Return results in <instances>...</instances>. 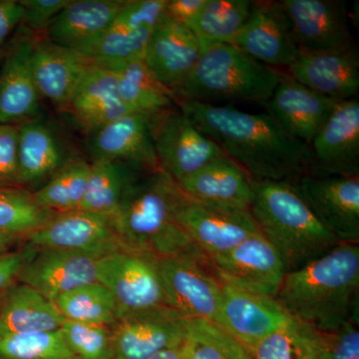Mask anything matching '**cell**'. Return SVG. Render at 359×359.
<instances>
[{"label": "cell", "instance_id": "cell-1", "mask_svg": "<svg viewBox=\"0 0 359 359\" xmlns=\"http://www.w3.org/2000/svg\"><path fill=\"white\" fill-rule=\"evenodd\" d=\"M180 110L255 182L299 181L311 173V148L266 113L177 99Z\"/></svg>", "mask_w": 359, "mask_h": 359}, {"label": "cell", "instance_id": "cell-2", "mask_svg": "<svg viewBox=\"0 0 359 359\" xmlns=\"http://www.w3.org/2000/svg\"><path fill=\"white\" fill-rule=\"evenodd\" d=\"M359 245L340 244L287 273L275 297L290 318L323 334L358 323Z\"/></svg>", "mask_w": 359, "mask_h": 359}, {"label": "cell", "instance_id": "cell-3", "mask_svg": "<svg viewBox=\"0 0 359 359\" xmlns=\"http://www.w3.org/2000/svg\"><path fill=\"white\" fill-rule=\"evenodd\" d=\"M187 198L179 184L162 170L140 175L112 217L122 247L155 259L205 256L177 219Z\"/></svg>", "mask_w": 359, "mask_h": 359}, {"label": "cell", "instance_id": "cell-4", "mask_svg": "<svg viewBox=\"0 0 359 359\" xmlns=\"http://www.w3.org/2000/svg\"><path fill=\"white\" fill-rule=\"evenodd\" d=\"M250 214L278 250L287 273L297 271L340 244L318 221L294 182H255Z\"/></svg>", "mask_w": 359, "mask_h": 359}, {"label": "cell", "instance_id": "cell-5", "mask_svg": "<svg viewBox=\"0 0 359 359\" xmlns=\"http://www.w3.org/2000/svg\"><path fill=\"white\" fill-rule=\"evenodd\" d=\"M280 74V70L255 60L235 45H214L202 51L191 74L174 92L175 101L266 103Z\"/></svg>", "mask_w": 359, "mask_h": 359}, {"label": "cell", "instance_id": "cell-6", "mask_svg": "<svg viewBox=\"0 0 359 359\" xmlns=\"http://www.w3.org/2000/svg\"><path fill=\"white\" fill-rule=\"evenodd\" d=\"M168 306L186 320L200 318L222 328V283L207 256L155 259Z\"/></svg>", "mask_w": 359, "mask_h": 359}, {"label": "cell", "instance_id": "cell-7", "mask_svg": "<svg viewBox=\"0 0 359 359\" xmlns=\"http://www.w3.org/2000/svg\"><path fill=\"white\" fill-rule=\"evenodd\" d=\"M151 131L161 170L178 184L226 156L180 109L153 115Z\"/></svg>", "mask_w": 359, "mask_h": 359}, {"label": "cell", "instance_id": "cell-8", "mask_svg": "<svg viewBox=\"0 0 359 359\" xmlns=\"http://www.w3.org/2000/svg\"><path fill=\"white\" fill-rule=\"evenodd\" d=\"M97 280L114 297L122 313L168 306L155 257L142 252L122 247L101 257Z\"/></svg>", "mask_w": 359, "mask_h": 359}, {"label": "cell", "instance_id": "cell-9", "mask_svg": "<svg viewBox=\"0 0 359 359\" xmlns=\"http://www.w3.org/2000/svg\"><path fill=\"white\" fill-rule=\"evenodd\" d=\"M209 261L219 282L273 299L287 275L282 257L261 231Z\"/></svg>", "mask_w": 359, "mask_h": 359}, {"label": "cell", "instance_id": "cell-10", "mask_svg": "<svg viewBox=\"0 0 359 359\" xmlns=\"http://www.w3.org/2000/svg\"><path fill=\"white\" fill-rule=\"evenodd\" d=\"M25 238L33 247L75 250L98 257L122 248L112 217L84 210L56 212Z\"/></svg>", "mask_w": 359, "mask_h": 359}, {"label": "cell", "instance_id": "cell-11", "mask_svg": "<svg viewBox=\"0 0 359 359\" xmlns=\"http://www.w3.org/2000/svg\"><path fill=\"white\" fill-rule=\"evenodd\" d=\"M295 184L316 218L339 243L359 245V177L306 175Z\"/></svg>", "mask_w": 359, "mask_h": 359}, {"label": "cell", "instance_id": "cell-12", "mask_svg": "<svg viewBox=\"0 0 359 359\" xmlns=\"http://www.w3.org/2000/svg\"><path fill=\"white\" fill-rule=\"evenodd\" d=\"M177 219L208 257L224 254L261 231L250 211L205 205L190 198L180 207Z\"/></svg>", "mask_w": 359, "mask_h": 359}, {"label": "cell", "instance_id": "cell-13", "mask_svg": "<svg viewBox=\"0 0 359 359\" xmlns=\"http://www.w3.org/2000/svg\"><path fill=\"white\" fill-rule=\"evenodd\" d=\"M186 320L168 306L122 313L111 327L113 359H148L161 351L183 344Z\"/></svg>", "mask_w": 359, "mask_h": 359}, {"label": "cell", "instance_id": "cell-14", "mask_svg": "<svg viewBox=\"0 0 359 359\" xmlns=\"http://www.w3.org/2000/svg\"><path fill=\"white\" fill-rule=\"evenodd\" d=\"M313 176L359 177V101H339L309 146Z\"/></svg>", "mask_w": 359, "mask_h": 359}, {"label": "cell", "instance_id": "cell-15", "mask_svg": "<svg viewBox=\"0 0 359 359\" xmlns=\"http://www.w3.org/2000/svg\"><path fill=\"white\" fill-rule=\"evenodd\" d=\"M231 44L276 70L287 69L301 53L280 1H255L249 18Z\"/></svg>", "mask_w": 359, "mask_h": 359}, {"label": "cell", "instance_id": "cell-16", "mask_svg": "<svg viewBox=\"0 0 359 359\" xmlns=\"http://www.w3.org/2000/svg\"><path fill=\"white\" fill-rule=\"evenodd\" d=\"M280 4L301 52L346 50L354 47L344 1L283 0Z\"/></svg>", "mask_w": 359, "mask_h": 359}, {"label": "cell", "instance_id": "cell-17", "mask_svg": "<svg viewBox=\"0 0 359 359\" xmlns=\"http://www.w3.org/2000/svg\"><path fill=\"white\" fill-rule=\"evenodd\" d=\"M100 257L75 250L36 248L23 264L18 282L29 285L55 302L81 285L98 282L97 261Z\"/></svg>", "mask_w": 359, "mask_h": 359}, {"label": "cell", "instance_id": "cell-18", "mask_svg": "<svg viewBox=\"0 0 359 359\" xmlns=\"http://www.w3.org/2000/svg\"><path fill=\"white\" fill-rule=\"evenodd\" d=\"M152 116L131 113L90 133L89 149L93 159L119 161L145 173L159 171L151 131Z\"/></svg>", "mask_w": 359, "mask_h": 359}, {"label": "cell", "instance_id": "cell-19", "mask_svg": "<svg viewBox=\"0 0 359 359\" xmlns=\"http://www.w3.org/2000/svg\"><path fill=\"white\" fill-rule=\"evenodd\" d=\"M339 102L282 72L273 95L264 104L269 114L290 136L309 147Z\"/></svg>", "mask_w": 359, "mask_h": 359}, {"label": "cell", "instance_id": "cell-20", "mask_svg": "<svg viewBox=\"0 0 359 359\" xmlns=\"http://www.w3.org/2000/svg\"><path fill=\"white\" fill-rule=\"evenodd\" d=\"M292 318L273 297L222 283V328L250 351Z\"/></svg>", "mask_w": 359, "mask_h": 359}, {"label": "cell", "instance_id": "cell-21", "mask_svg": "<svg viewBox=\"0 0 359 359\" xmlns=\"http://www.w3.org/2000/svg\"><path fill=\"white\" fill-rule=\"evenodd\" d=\"M285 70L297 82L327 98L344 101L358 95L359 60L355 47L301 52Z\"/></svg>", "mask_w": 359, "mask_h": 359}, {"label": "cell", "instance_id": "cell-22", "mask_svg": "<svg viewBox=\"0 0 359 359\" xmlns=\"http://www.w3.org/2000/svg\"><path fill=\"white\" fill-rule=\"evenodd\" d=\"M201 53L199 40L193 30L164 16L151 34L144 62L174 95L197 65Z\"/></svg>", "mask_w": 359, "mask_h": 359}, {"label": "cell", "instance_id": "cell-23", "mask_svg": "<svg viewBox=\"0 0 359 359\" xmlns=\"http://www.w3.org/2000/svg\"><path fill=\"white\" fill-rule=\"evenodd\" d=\"M30 65L40 96L67 110L92 62L76 50L44 39L32 40Z\"/></svg>", "mask_w": 359, "mask_h": 359}, {"label": "cell", "instance_id": "cell-24", "mask_svg": "<svg viewBox=\"0 0 359 359\" xmlns=\"http://www.w3.org/2000/svg\"><path fill=\"white\" fill-rule=\"evenodd\" d=\"M187 197L216 207L250 211L255 181L228 156L219 158L179 183Z\"/></svg>", "mask_w": 359, "mask_h": 359}, {"label": "cell", "instance_id": "cell-25", "mask_svg": "<svg viewBox=\"0 0 359 359\" xmlns=\"http://www.w3.org/2000/svg\"><path fill=\"white\" fill-rule=\"evenodd\" d=\"M32 40L16 42L0 68V124L18 125L34 119L40 96L33 78Z\"/></svg>", "mask_w": 359, "mask_h": 359}, {"label": "cell", "instance_id": "cell-26", "mask_svg": "<svg viewBox=\"0 0 359 359\" xmlns=\"http://www.w3.org/2000/svg\"><path fill=\"white\" fill-rule=\"evenodd\" d=\"M126 0H71L45 29V39L80 50L110 27Z\"/></svg>", "mask_w": 359, "mask_h": 359}, {"label": "cell", "instance_id": "cell-27", "mask_svg": "<svg viewBox=\"0 0 359 359\" xmlns=\"http://www.w3.org/2000/svg\"><path fill=\"white\" fill-rule=\"evenodd\" d=\"M67 110L89 133L135 113L119 96L114 72L93 63L85 73Z\"/></svg>", "mask_w": 359, "mask_h": 359}, {"label": "cell", "instance_id": "cell-28", "mask_svg": "<svg viewBox=\"0 0 359 359\" xmlns=\"http://www.w3.org/2000/svg\"><path fill=\"white\" fill-rule=\"evenodd\" d=\"M18 160L21 186L32 192L67 162L53 130L36 119L18 125Z\"/></svg>", "mask_w": 359, "mask_h": 359}, {"label": "cell", "instance_id": "cell-29", "mask_svg": "<svg viewBox=\"0 0 359 359\" xmlns=\"http://www.w3.org/2000/svg\"><path fill=\"white\" fill-rule=\"evenodd\" d=\"M54 302L16 280L0 294V335L55 332L62 325Z\"/></svg>", "mask_w": 359, "mask_h": 359}, {"label": "cell", "instance_id": "cell-30", "mask_svg": "<svg viewBox=\"0 0 359 359\" xmlns=\"http://www.w3.org/2000/svg\"><path fill=\"white\" fill-rule=\"evenodd\" d=\"M102 67L114 72L119 96L135 112L155 115L173 106V93L156 79L144 60Z\"/></svg>", "mask_w": 359, "mask_h": 359}, {"label": "cell", "instance_id": "cell-31", "mask_svg": "<svg viewBox=\"0 0 359 359\" xmlns=\"http://www.w3.org/2000/svg\"><path fill=\"white\" fill-rule=\"evenodd\" d=\"M140 175L141 172L119 161L93 159L78 210L113 217L127 190Z\"/></svg>", "mask_w": 359, "mask_h": 359}, {"label": "cell", "instance_id": "cell-32", "mask_svg": "<svg viewBox=\"0 0 359 359\" xmlns=\"http://www.w3.org/2000/svg\"><path fill=\"white\" fill-rule=\"evenodd\" d=\"M250 0H205L191 29L204 51L217 44H231L254 7Z\"/></svg>", "mask_w": 359, "mask_h": 359}, {"label": "cell", "instance_id": "cell-33", "mask_svg": "<svg viewBox=\"0 0 359 359\" xmlns=\"http://www.w3.org/2000/svg\"><path fill=\"white\" fill-rule=\"evenodd\" d=\"M152 32L153 30L137 29L113 21L102 34L78 52L98 66L144 60Z\"/></svg>", "mask_w": 359, "mask_h": 359}, {"label": "cell", "instance_id": "cell-34", "mask_svg": "<svg viewBox=\"0 0 359 359\" xmlns=\"http://www.w3.org/2000/svg\"><path fill=\"white\" fill-rule=\"evenodd\" d=\"M66 320L112 327L122 311L114 297L100 283L81 285L55 302Z\"/></svg>", "mask_w": 359, "mask_h": 359}, {"label": "cell", "instance_id": "cell-35", "mask_svg": "<svg viewBox=\"0 0 359 359\" xmlns=\"http://www.w3.org/2000/svg\"><path fill=\"white\" fill-rule=\"evenodd\" d=\"M325 334L292 318L250 349L252 359H318Z\"/></svg>", "mask_w": 359, "mask_h": 359}, {"label": "cell", "instance_id": "cell-36", "mask_svg": "<svg viewBox=\"0 0 359 359\" xmlns=\"http://www.w3.org/2000/svg\"><path fill=\"white\" fill-rule=\"evenodd\" d=\"M90 163L80 158L67 160L44 185L33 192L45 210L65 212L78 210L83 201Z\"/></svg>", "mask_w": 359, "mask_h": 359}, {"label": "cell", "instance_id": "cell-37", "mask_svg": "<svg viewBox=\"0 0 359 359\" xmlns=\"http://www.w3.org/2000/svg\"><path fill=\"white\" fill-rule=\"evenodd\" d=\"M186 359H252L249 348L223 328L200 318L186 320Z\"/></svg>", "mask_w": 359, "mask_h": 359}, {"label": "cell", "instance_id": "cell-38", "mask_svg": "<svg viewBox=\"0 0 359 359\" xmlns=\"http://www.w3.org/2000/svg\"><path fill=\"white\" fill-rule=\"evenodd\" d=\"M56 212L45 210L25 188L0 189V233L26 237Z\"/></svg>", "mask_w": 359, "mask_h": 359}, {"label": "cell", "instance_id": "cell-39", "mask_svg": "<svg viewBox=\"0 0 359 359\" xmlns=\"http://www.w3.org/2000/svg\"><path fill=\"white\" fill-rule=\"evenodd\" d=\"M60 330L0 335V359H72Z\"/></svg>", "mask_w": 359, "mask_h": 359}, {"label": "cell", "instance_id": "cell-40", "mask_svg": "<svg viewBox=\"0 0 359 359\" xmlns=\"http://www.w3.org/2000/svg\"><path fill=\"white\" fill-rule=\"evenodd\" d=\"M66 346L77 359H113L112 327L94 323L65 320L59 328Z\"/></svg>", "mask_w": 359, "mask_h": 359}, {"label": "cell", "instance_id": "cell-41", "mask_svg": "<svg viewBox=\"0 0 359 359\" xmlns=\"http://www.w3.org/2000/svg\"><path fill=\"white\" fill-rule=\"evenodd\" d=\"M167 0H130L125 1L115 22L137 28L154 30L165 16Z\"/></svg>", "mask_w": 359, "mask_h": 359}, {"label": "cell", "instance_id": "cell-42", "mask_svg": "<svg viewBox=\"0 0 359 359\" xmlns=\"http://www.w3.org/2000/svg\"><path fill=\"white\" fill-rule=\"evenodd\" d=\"M18 126L0 124V189L22 188L18 160Z\"/></svg>", "mask_w": 359, "mask_h": 359}, {"label": "cell", "instance_id": "cell-43", "mask_svg": "<svg viewBox=\"0 0 359 359\" xmlns=\"http://www.w3.org/2000/svg\"><path fill=\"white\" fill-rule=\"evenodd\" d=\"M318 359H359L358 323L349 321L337 332L325 334Z\"/></svg>", "mask_w": 359, "mask_h": 359}, {"label": "cell", "instance_id": "cell-44", "mask_svg": "<svg viewBox=\"0 0 359 359\" xmlns=\"http://www.w3.org/2000/svg\"><path fill=\"white\" fill-rule=\"evenodd\" d=\"M71 0H21L23 18L21 23L32 32H45L47 26Z\"/></svg>", "mask_w": 359, "mask_h": 359}, {"label": "cell", "instance_id": "cell-45", "mask_svg": "<svg viewBox=\"0 0 359 359\" xmlns=\"http://www.w3.org/2000/svg\"><path fill=\"white\" fill-rule=\"evenodd\" d=\"M34 250L35 247L26 244L23 249L0 255V294L18 280L20 269Z\"/></svg>", "mask_w": 359, "mask_h": 359}, {"label": "cell", "instance_id": "cell-46", "mask_svg": "<svg viewBox=\"0 0 359 359\" xmlns=\"http://www.w3.org/2000/svg\"><path fill=\"white\" fill-rule=\"evenodd\" d=\"M205 0H167L165 16L191 28Z\"/></svg>", "mask_w": 359, "mask_h": 359}, {"label": "cell", "instance_id": "cell-47", "mask_svg": "<svg viewBox=\"0 0 359 359\" xmlns=\"http://www.w3.org/2000/svg\"><path fill=\"white\" fill-rule=\"evenodd\" d=\"M23 18V7L20 1L0 0V44L7 39Z\"/></svg>", "mask_w": 359, "mask_h": 359}, {"label": "cell", "instance_id": "cell-48", "mask_svg": "<svg viewBox=\"0 0 359 359\" xmlns=\"http://www.w3.org/2000/svg\"><path fill=\"white\" fill-rule=\"evenodd\" d=\"M148 359H186L183 344L161 351Z\"/></svg>", "mask_w": 359, "mask_h": 359}, {"label": "cell", "instance_id": "cell-49", "mask_svg": "<svg viewBox=\"0 0 359 359\" xmlns=\"http://www.w3.org/2000/svg\"><path fill=\"white\" fill-rule=\"evenodd\" d=\"M23 238L25 237L11 235V233H0V255L11 252V248Z\"/></svg>", "mask_w": 359, "mask_h": 359}, {"label": "cell", "instance_id": "cell-50", "mask_svg": "<svg viewBox=\"0 0 359 359\" xmlns=\"http://www.w3.org/2000/svg\"><path fill=\"white\" fill-rule=\"evenodd\" d=\"M72 359H77V358H72Z\"/></svg>", "mask_w": 359, "mask_h": 359}]
</instances>
